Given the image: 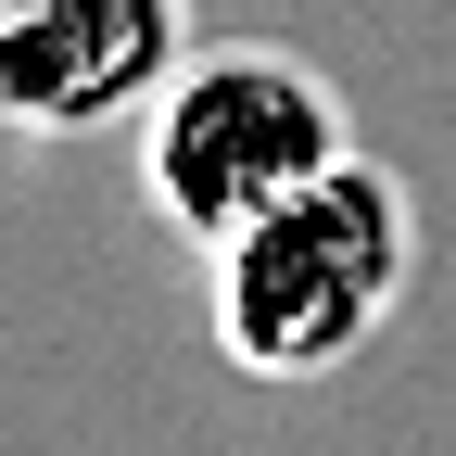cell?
Instances as JSON below:
<instances>
[{"mask_svg":"<svg viewBox=\"0 0 456 456\" xmlns=\"http://www.w3.org/2000/svg\"><path fill=\"white\" fill-rule=\"evenodd\" d=\"M216 355L241 380H330L406 317L419 292V191L393 165L342 152L317 191L254 216L241 241H216Z\"/></svg>","mask_w":456,"mask_h":456,"instance_id":"6da1fadb","label":"cell"},{"mask_svg":"<svg viewBox=\"0 0 456 456\" xmlns=\"http://www.w3.org/2000/svg\"><path fill=\"white\" fill-rule=\"evenodd\" d=\"M342 152H355V114H342L330 64H305L279 38H203L140 114V203L191 254H216L292 191H317Z\"/></svg>","mask_w":456,"mask_h":456,"instance_id":"7a4b0ae2","label":"cell"},{"mask_svg":"<svg viewBox=\"0 0 456 456\" xmlns=\"http://www.w3.org/2000/svg\"><path fill=\"white\" fill-rule=\"evenodd\" d=\"M191 51H203L191 0H0V127L13 140L140 127Z\"/></svg>","mask_w":456,"mask_h":456,"instance_id":"3957f363","label":"cell"}]
</instances>
